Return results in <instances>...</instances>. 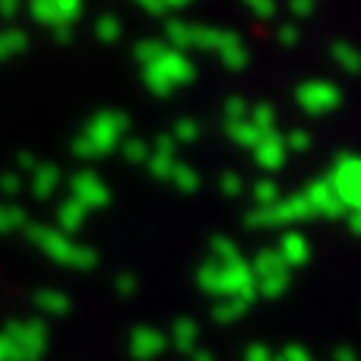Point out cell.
<instances>
[{
	"instance_id": "obj_1",
	"label": "cell",
	"mask_w": 361,
	"mask_h": 361,
	"mask_svg": "<svg viewBox=\"0 0 361 361\" xmlns=\"http://www.w3.org/2000/svg\"><path fill=\"white\" fill-rule=\"evenodd\" d=\"M197 286L203 295H212L216 301L222 298H241L247 305L257 301V282L250 273V263L244 257L238 260H206L197 269Z\"/></svg>"
},
{
	"instance_id": "obj_2",
	"label": "cell",
	"mask_w": 361,
	"mask_h": 361,
	"mask_svg": "<svg viewBox=\"0 0 361 361\" xmlns=\"http://www.w3.org/2000/svg\"><path fill=\"white\" fill-rule=\"evenodd\" d=\"M127 130H130V118L124 111H99L86 124V130L73 140L70 149L80 159H102L124 143Z\"/></svg>"
},
{
	"instance_id": "obj_3",
	"label": "cell",
	"mask_w": 361,
	"mask_h": 361,
	"mask_svg": "<svg viewBox=\"0 0 361 361\" xmlns=\"http://www.w3.org/2000/svg\"><path fill=\"white\" fill-rule=\"evenodd\" d=\"M25 238H29V241L35 244L42 254H48L51 260L63 263V267H70V269H82V273H89V269H95V263H99V254H95L92 247L76 244L73 238L61 235L54 225L29 222V225H25Z\"/></svg>"
},
{
	"instance_id": "obj_4",
	"label": "cell",
	"mask_w": 361,
	"mask_h": 361,
	"mask_svg": "<svg viewBox=\"0 0 361 361\" xmlns=\"http://www.w3.org/2000/svg\"><path fill=\"white\" fill-rule=\"evenodd\" d=\"M193 76H197V67L190 63V57L180 54V51H171V48H165V54L159 57L156 63L143 67L146 89H149L152 95H159V99H169L180 86H190Z\"/></svg>"
},
{
	"instance_id": "obj_5",
	"label": "cell",
	"mask_w": 361,
	"mask_h": 361,
	"mask_svg": "<svg viewBox=\"0 0 361 361\" xmlns=\"http://www.w3.org/2000/svg\"><path fill=\"white\" fill-rule=\"evenodd\" d=\"M4 336L10 339V345H13V361H38L44 355V349H48V343H51L48 324L38 320V317L6 320Z\"/></svg>"
},
{
	"instance_id": "obj_6",
	"label": "cell",
	"mask_w": 361,
	"mask_h": 361,
	"mask_svg": "<svg viewBox=\"0 0 361 361\" xmlns=\"http://www.w3.org/2000/svg\"><path fill=\"white\" fill-rule=\"evenodd\" d=\"M324 180L333 187V193H336V200L343 203L345 212H358V206H361V162H358L355 152H339V156L333 159L330 175Z\"/></svg>"
},
{
	"instance_id": "obj_7",
	"label": "cell",
	"mask_w": 361,
	"mask_h": 361,
	"mask_svg": "<svg viewBox=\"0 0 361 361\" xmlns=\"http://www.w3.org/2000/svg\"><path fill=\"white\" fill-rule=\"evenodd\" d=\"M314 212L307 206L305 193H295V197H286L279 203H273L269 209H254L247 212L244 225L247 228H282V225H295V222H307Z\"/></svg>"
},
{
	"instance_id": "obj_8",
	"label": "cell",
	"mask_w": 361,
	"mask_h": 361,
	"mask_svg": "<svg viewBox=\"0 0 361 361\" xmlns=\"http://www.w3.org/2000/svg\"><path fill=\"white\" fill-rule=\"evenodd\" d=\"M295 102L305 114L311 118H324V114L336 111L343 105V89L330 80H311V82H301L298 92H295Z\"/></svg>"
},
{
	"instance_id": "obj_9",
	"label": "cell",
	"mask_w": 361,
	"mask_h": 361,
	"mask_svg": "<svg viewBox=\"0 0 361 361\" xmlns=\"http://www.w3.org/2000/svg\"><path fill=\"white\" fill-rule=\"evenodd\" d=\"M70 200H76L82 209H105L111 203V187L92 169H80L70 178Z\"/></svg>"
},
{
	"instance_id": "obj_10",
	"label": "cell",
	"mask_w": 361,
	"mask_h": 361,
	"mask_svg": "<svg viewBox=\"0 0 361 361\" xmlns=\"http://www.w3.org/2000/svg\"><path fill=\"white\" fill-rule=\"evenodd\" d=\"M301 193H305V200H307V206H311L314 216H320V219H343V216H345L343 203L336 200L333 187L326 184L324 178L314 180V184L307 187V190H301Z\"/></svg>"
},
{
	"instance_id": "obj_11",
	"label": "cell",
	"mask_w": 361,
	"mask_h": 361,
	"mask_svg": "<svg viewBox=\"0 0 361 361\" xmlns=\"http://www.w3.org/2000/svg\"><path fill=\"white\" fill-rule=\"evenodd\" d=\"M169 345V336L156 326H137L130 333V355L137 361H156Z\"/></svg>"
},
{
	"instance_id": "obj_12",
	"label": "cell",
	"mask_w": 361,
	"mask_h": 361,
	"mask_svg": "<svg viewBox=\"0 0 361 361\" xmlns=\"http://www.w3.org/2000/svg\"><path fill=\"white\" fill-rule=\"evenodd\" d=\"M250 152H254V159H257V165H260V169H267V171L286 169L288 149H286V140H282V133H276V130L263 133L260 143H257Z\"/></svg>"
},
{
	"instance_id": "obj_13",
	"label": "cell",
	"mask_w": 361,
	"mask_h": 361,
	"mask_svg": "<svg viewBox=\"0 0 361 361\" xmlns=\"http://www.w3.org/2000/svg\"><path fill=\"white\" fill-rule=\"evenodd\" d=\"M219 54V61H222V67L225 70H244L247 67V61H250V54H247V44L241 42V35L238 32H222L219 29V38H216V48H212Z\"/></svg>"
},
{
	"instance_id": "obj_14",
	"label": "cell",
	"mask_w": 361,
	"mask_h": 361,
	"mask_svg": "<svg viewBox=\"0 0 361 361\" xmlns=\"http://www.w3.org/2000/svg\"><path fill=\"white\" fill-rule=\"evenodd\" d=\"M276 254L282 257V263H286L288 269H301L311 263V241H307L301 231H286L279 241V247H276Z\"/></svg>"
},
{
	"instance_id": "obj_15",
	"label": "cell",
	"mask_w": 361,
	"mask_h": 361,
	"mask_svg": "<svg viewBox=\"0 0 361 361\" xmlns=\"http://www.w3.org/2000/svg\"><path fill=\"white\" fill-rule=\"evenodd\" d=\"M86 219H89V209H82L76 200H63L61 206H57V231L61 235H73V231H80L82 225H86Z\"/></svg>"
},
{
	"instance_id": "obj_16",
	"label": "cell",
	"mask_w": 361,
	"mask_h": 361,
	"mask_svg": "<svg viewBox=\"0 0 361 361\" xmlns=\"http://www.w3.org/2000/svg\"><path fill=\"white\" fill-rule=\"evenodd\" d=\"M250 273H254V282H260V279H269V276L292 273V269L282 263V257L276 254V247H263L260 254L250 260Z\"/></svg>"
},
{
	"instance_id": "obj_17",
	"label": "cell",
	"mask_w": 361,
	"mask_h": 361,
	"mask_svg": "<svg viewBox=\"0 0 361 361\" xmlns=\"http://www.w3.org/2000/svg\"><path fill=\"white\" fill-rule=\"evenodd\" d=\"M61 169H57L54 162H44L38 165L35 171H32V193H35L38 200H48L57 193V184H61Z\"/></svg>"
},
{
	"instance_id": "obj_18",
	"label": "cell",
	"mask_w": 361,
	"mask_h": 361,
	"mask_svg": "<svg viewBox=\"0 0 361 361\" xmlns=\"http://www.w3.org/2000/svg\"><path fill=\"white\" fill-rule=\"evenodd\" d=\"M197 343H200V326H197V320L178 317L175 326H171V345H175L178 352H187V355H193V352H197Z\"/></svg>"
},
{
	"instance_id": "obj_19",
	"label": "cell",
	"mask_w": 361,
	"mask_h": 361,
	"mask_svg": "<svg viewBox=\"0 0 361 361\" xmlns=\"http://www.w3.org/2000/svg\"><path fill=\"white\" fill-rule=\"evenodd\" d=\"M35 307L44 317H63V314H70V295L61 288H42V292H35Z\"/></svg>"
},
{
	"instance_id": "obj_20",
	"label": "cell",
	"mask_w": 361,
	"mask_h": 361,
	"mask_svg": "<svg viewBox=\"0 0 361 361\" xmlns=\"http://www.w3.org/2000/svg\"><path fill=\"white\" fill-rule=\"evenodd\" d=\"M225 133H228V140L235 146H241V149H254L257 143H260L263 133L257 130L250 121H235V124H225Z\"/></svg>"
},
{
	"instance_id": "obj_21",
	"label": "cell",
	"mask_w": 361,
	"mask_h": 361,
	"mask_svg": "<svg viewBox=\"0 0 361 361\" xmlns=\"http://www.w3.org/2000/svg\"><path fill=\"white\" fill-rule=\"evenodd\" d=\"M29 225V216H25L23 206L16 203H0V235H13V231H25Z\"/></svg>"
},
{
	"instance_id": "obj_22",
	"label": "cell",
	"mask_w": 361,
	"mask_h": 361,
	"mask_svg": "<svg viewBox=\"0 0 361 361\" xmlns=\"http://www.w3.org/2000/svg\"><path fill=\"white\" fill-rule=\"evenodd\" d=\"M247 301H241V298H222V301H216V307H212V320L216 324H238V320L247 314Z\"/></svg>"
},
{
	"instance_id": "obj_23",
	"label": "cell",
	"mask_w": 361,
	"mask_h": 361,
	"mask_svg": "<svg viewBox=\"0 0 361 361\" xmlns=\"http://www.w3.org/2000/svg\"><path fill=\"white\" fill-rule=\"evenodd\" d=\"M165 44H169L171 51H180L184 54L187 48H190V23H184V19H169L165 23Z\"/></svg>"
},
{
	"instance_id": "obj_24",
	"label": "cell",
	"mask_w": 361,
	"mask_h": 361,
	"mask_svg": "<svg viewBox=\"0 0 361 361\" xmlns=\"http://www.w3.org/2000/svg\"><path fill=\"white\" fill-rule=\"evenodd\" d=\"M25 48H29V35H25L23 29H6V32H0V61L23 54Z\"/></svg>"
},
{
	"instance_id": "obj_25",
	"label": "cell",
	"mask_w": 361,
	"mask_h": 361,
	"mask_svg": "<svg viewBox=\"0 0 361 361\" xmlns=\"http://www.w3.org/2000/svg\"><path fill=\"white\" fill-rule=\"evenodd\" d=\"M169 180L178 187L180 193H197L200 190L197 169H193V165H187V162H175V169H171V178Z\"/></svg>"
},
{
	"instance_id": "obj_26",
	"label": "cell",
	"mask_w": 361,
	"mask_h": 361,
	"mask_svg": "<svg viewBox=\"0 0 361 361\" xmlns=\"http://www.w3.org/2000/svg\"><path fill=\"white\" fill-rule=\"evenodd\" d=\"M330 54H333V61H336V67H343L345 73H358L361 57H358V51L352 48L349 42H333Z\"/></svg>"
},
{
	"instance_id": "obj_27",
	"label": "cell",
	"mask_w": 361,
	"mask_h": 361,
	"mask_svg": "<svg viewBox=\"0 0 361 361\" xmlns=\"http://www.w3.org/2000/svg\"><path fill=\"white\" fill-rule=\"evenodd\" d=\"M165 48H169V44L159 42V38H143V42H137V48H133V57H137L140 67H149V63H156L159 57L165 54Z\"/></svg>"
},
{
	"instance_id": "obj_28",
	"label": "cell",
	"mask_w": 361,
	"mask_h": 361,
	"mask_svg": "<svg viewBox=\"0 0 361 361\" xmlns=\"http://www.w3.org/2000/svg\"><path fill=\"white\" fill-rule=\"evenodd\" d=\"M200 133H203V127H200V121L197 118H178L175 121V127H171V133L169 137L175 140V143L180 146V143H197L200 140Z\"/></svg>"
},
{
	"instance_id": "obj_29",
	"label": "cell",
	"mask_w": 361,
	"mask_h": 361,
	"mask_svg": "<svg viewBox=\"0 0 361 361\" xmlns=\"http://www.w3.org/2000/svg\"><path fill=\"white\" fill-rule=\"evenodd\" d=\"M175 162H178V159L171 156V152H159V149H152V146H149V159H146V165H149L152 178L169 180L171 178V169H175Z\"/></svg>"
},
{
	"instance_id": "obj_30",
	"label": "cell",
	"mask_w": 361,
	"mask_h": 361,
	"mask_svg": "<svg viewBox=\"0 0 361 361\" xmlns=\"http://www.w3.org/2000/svg\"><path fill=\"white\" fill-rule=\"evenodd\" d=\"M282 200V193H279V184L276 180H257L254 184V203H257V209H269L273 203H279Z\"/></svg>"
},
{
	"instance_id": "obj_31",
	"label": "cell",
	"mask_w": 361,
	"mask_h": 361,
	"mask_svg": "<svg viewBox=\"0 0 361 361\" xmlns=\"http://www.w3.org/2000/svg\"><path fill=\"white\" fill-rule=\"evenodd\" d=\"M121 32H124V25H121V19L114 16V13H105V16H99V23H95V35H99V42H105V44L118 42Z\"/></svg>"
},
{
	"instance_id": "obj_32",
	"label": "cell",
	"mask_w": 361,
	"mask_h": 361,
	"mask_svg": "<svg viewBox=\"0 0 361 361\" xmlns=\"http://www.w3.org/2000/svg\"><path fill=\"white\" fill-rule=\"evenodd\" d=\"M247 121H250V124H254L260 133H269V130L276 127V108L269 105V102H260V105L250 108Z\"/></svg>"
},
{
	"instance_id": "obj_33",
	"label": "cell",
	"mask_w": 361,
	"mask_h": 361,
	"mask_svg": "<svg viewBox=\"0 0 361 361\" xmlns=\"http://www.w3.org/2000/svg\"><path fill=\"white\" fill-rule=\"evenodd\" d=\"M216 38H219V29H212V25L190 23V48L212 51V48H216Z\"/></svg>"
},
{
	"instance_id": "obj_34",
	"label": "cell",
	"mask_w": 361,
	"mask_h": 361,
	"mask_svg": "<svg viewBox=\"0 0 361 361\" xmlns=\"http://www.w3.org/2000/svg\"><path fill=\"white\" fill-rule=\"evenodd\" d=\"M54 10H57V25H70L82 16V0H54Z\"/></svg>"
},
{
	"instance_id": "obj_35",
	"label": "cell",
	"mask_w": 361,
	"mask_h": 361,
	"mask_svg": "<svg viewBox=\"0 0 361 361\" xmlns=\"http://www.w3.org/2000/svg\"><path fill=\"white\" fill-rule=\"evenodd\" d=\"M209 257L212 260H238L241 257V250H238V244L231 241V238H212L209 241Z\"/></svg>"
},
{
	"instance_id": "obj_36",
	"label": "cell",
	"mask_w": 361,
	"mask_h": 361,
	"mask_svg": "<svg viewBox=\"0 0 361 361\" xmlns=\"http://www.w3.org/2000/svg\"><path fill=\"white\" fill-rule=\"evenodd\" d=\"M121 152H124L127 162L146 165V159H149V143H146V140H140V137H130V140H124V143H121Z\"/></svg>"
},
{
	"instance_id": "obj_37",
	"label": "cell",
	"mask_w": 361,
	"mask_h": 361,
	"mask_svg": "<svg viewBox=\"0 0 361 361\" xmlns=\"http://www.w3.org/2000/svg\"><path fill=\"white\" fill-rule=\"evenodd\" d=\"M222 114H225V124H235V121H247L250 105L241 99V95H231V99H225Z\"/></svg>"
},
{
	"instance_id": "obj_38",
	"label": "cell",
	"mask_w": 361,
	"mask_h": 361,
	"mask_svg": "<svg viewBox=\"0 0 361 361\" xmlns=\"http://www.w3.org/2000/svg\"><path fill=\"white\" fill-rule=\"evenodd\" d=\"M282 140H286V149H288V152H307V149L314 146V137H311L307 130H301V127H295V130L286 133Z\"/></svg>"
},
{
	"instance_id": "obj_39",
	"label": "cell",
	"mask_w": 361,
	"mask_h": 361,
	"mask_svg": "<svg viewBox=\"0 0 361 361\" xmlns=\"http://www.w3.org/2000/svg\"><path fill=\"white\" fill-rule=\"evenodd\" d=\"M219 190H222L225 197H241V193H244L241 175H235V171H225V175L219 178Z\"/></svg>"
},
{
	"instance_id": "obj_40",
	"label": "cell",
	"mask_w": 361,
	"mask_h": 361,
	"mask_svg": "<svg viewBox=\"0 0 361 361\" xmlns=\"http://www.w3.org/2000/svg\"><path fill=\"white\" fill-rule=\"evenodd\" d=\"M244 6H247L257 19H273L276 16V0H244Z\"/></svg>"
},
{
	"instance_id": "obj_41",
	"label": "cell",
	"mask_w": 361,
	"mask_h": 361,
	"mask_svg": "<svg viewBox=\"0 0 361 361\" xmlns=\"http://www.w3.org/2000/svg\"><path fill=\"white\" fill-rule=\"evenodd\" d=\"M0 193H4V197H16V193H23V178H19L16 171L0 175Z\"/></svg>"
},
{
	"instance_id": "obj_42",
	"label": "cell",
	"mask_w": 361,
	"mask_h": 361,
	"mask_svg": "<svg viewBox=\"0 0 361 361\" xmlns=\"http://www.w3.org/2000/svg\"><path fill=\"white\" fill-rule=\"evenodd\" d=\"M114 288H118L121 298H130V295L137 292V279H133L130 273H121V276H118V282H114Z\"/></svg>"
},
{
	"instance_id": "obj_43",
	"label": "cell",
	"mask_w": 361,
	"mask_h": 361,
	"mask_svg": "<svg viewBox=\"0 0 361 361\" xmlns=\"http://www.w3.org/2000/svg\"><path fill=\"white\" fill-rule=\"evenodd\" d=\"M314 6H317V0H288V10H292V16H298V19L311 16Z\"/></svg>"
},
{
	"instance_id": "obj_44",
	"label": "cell",
	"mask_w": 361,
	"mask_h": 361,
	"mask_svg": "<svg viewBox=\"0 0 361 361\" xmlns=\"http://www.w3.org/2000/svg\"><path fill=\"white\" fill-rule=\"evenodd\" d=\"M279 358L282 361H311V352H307L305 345H286Z\"/></svg>"
},
{
	"instance_id": "obj_45",
	"label": "cell",
	"mask_w": 361,
	"mask_h": 361,
	"mask_svg": "<svg viewBox=\"0 0 361 361\" xmlns=\"http://www.w3.org/2000/svg\"><path fill=\"white\" fill-rule=\"evenodd\" d=\"M244 361H273V352H269L267 345L254 343V345H247V352H244Z\"/></svg>"
},
{
	"instance_id": "obj_46",
	"label": "cell",
	"mask_w": 361,
	"mask_h": 361,
	"mask_svg": "<svg viewBox=\"0 0 361 361\" xmlns=\"http://www.w3.org/2000/svg\"><path fill=\"white\" fill-rule=\"evenodd\" d=\"M276 35H279V42L286 44V48H292V44H298V25H295V23L279 25V32H276Z\"/></svg>"
},
{
	"instance_id": "obj_47",
	"label": "cell",
	"mask_w": 361,
	"mask_h": 361,
	"mask_svg": "<svg viewBox=\"0 0 361 361\" xmlns=\"http://www.w3.org/2000/svg\"><path fill=\"white\" fill-rule=\"evenodd\" d=\"M16 165H19L16 175H23V171H25V175H32V171L38 169V159L32 156V152H19V156H16Z\"/></svg>"
},
{
	"instance_id": "obj_48",
	"label": "cell",
	"mask_w": 361,
	"mask_h": 361,
	"mask_svg": "<svg viewBox=\"0 0 361 361\" xmlns=\"http://www.w3.org/2000/svg\"><path fill=\"white\" fill-rule=\"evenodd\" d=\"M140 6H143L149 16H165V6H162V0H137Z\"/></svg>"
},
{
	"instance_id": "obj_49",
	"label": "cell",
	"mask_w": 361,
	"mask_h": 361,
	"mask_svg": "<svg viewBox=\"0 0 361 361\" xmlns=\"http://www.w3.org/2000/svg\"><path fill=\"white\" fill-rule=\"evenodd\" d=\"M152 149H159V152H171V156H175V152H178V143L169 137V133H165V137H159V140H156V146H152Z\"/></svg>"
},
{
	"instance_id": "obj_50",
	"label": "cell",
	"mask_w": 361,
	"mask_h": 361,
	"mask_svg": "<svg viewBox=\"0 0 361 361\" xmlns=\"http://www.w3.org/2000/svg\"><path fill=\"white\" fill-rule=\"evenodd\" d=\"M54 32V42L57 44H70L73 42V29H70V25H57V29H51Z\"/></svg>"
},
{
	"instance_id": "obj_51",
	"label": "cell",
	"mask_w": 361,
	"mask_h": 361,
	"mask_svg": "<svg viewBox=\"0 0 361 361\" xmlns=\"http://www.w3.org/2000/svg\"><path fill=\"white\" fill-rule=\"evenodd\" d=\"M19 13V0H0V16L4 19H13Z\"/></svg>"
},
{
	"instance_id": "obj_52",
	"label": "cell",
	"mask_w": 361,
	"mask_h": 361,
	"mask_svg": "<svg viewBox=\"0 0 361 361\" xmlns=\"http://www.w3.org/2000/svg\"><path fill=\"white\" fill-rule=\"evenodd\" d=\"M333 361H355V352H352L349 345H336V349H333Z\"/></svg>"
},
{
	"instance_id": "obj_53",
	"label": "cell",
	"mask_w": 361,
	"mask_h": 361,
	"mask_svg": "<svg viewBox=\"0 0 361 361\" xmlns=\"http://www.w3.org/2000/svg\"><path fill=\"white\" fill-rule=\"evenodd\" d=\"M345 225H349V231H352V235H358V231H361V212H345Z\"/></svg>"
},
{
	"instance_id": "obj_54",
	"label": "cell",
	"mask_w": 361,
	"mask_h": 361,
	"mask_svg": "<svg viewBox=\"0 0 361 361\" xmlns=\"http://www.w3.org/2000/svg\"><path fill=\"white\" fill-rule=\"evenodd\" d=\"M0 361H13V345L4 333H0Z\"/></svg>"
},
{
	"instance_id": "obj_55",
	"label": "cell",
	"mask_w": 361,
	"mask_h": 361,
	"mask_svg": "<svg viewBox=\"0 0 361 361\" xmlns=\"http://www.w3.org/2000/svg\"><path fill=\"white\" fill-rule=\"evenodd\" d=\"M187 4H193V0H162V6H165V13L169 10H184Z\"/></svg>"
},
{
	"instance_id": "obj_56",
	"label": "cell",
	"mask_w": 361,
	"mask_h": 361,
	"mask_svg": "<svg viewBox=\"0 0 361 361\" xmlns=\"http://www.w3.org/2000/svg\"><path fill=\"white\" fill-rule=\"evenodd\" d=\"M193 361H216V358H212L206 349H197V352H193Z\"/></svg>"
}]
</instances>
